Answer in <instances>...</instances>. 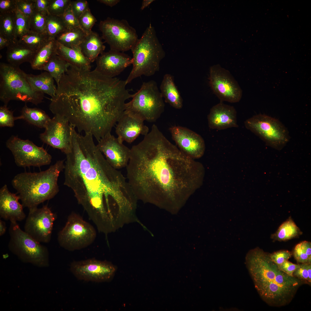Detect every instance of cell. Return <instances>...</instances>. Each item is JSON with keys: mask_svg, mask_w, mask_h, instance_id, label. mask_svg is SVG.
Segmentation results:
<instances>
[{"mask_svg": "<svg viewBox=\"0 0 311 311\" xmlns=\"http://www.w3.org/2000/svg\"><path fill=\"white\" fill-rule=\"evenodd\" d=\"M49 0H34L35 10L47 13Z\"/></svg>", "mask_w": 311, "mask_h": 311, "instance_id": "obj_50", "label": "cell"}, {"mask_svg": "<svg viewBox=\"0 0 311 311\" xmlns=\"http://www.w3.org/2000/svg\"><path fill=\"white\" fill-rule=\"evenodd\" d=\"M16 117L13 115V112L9 110L7 106L4 105L0 107V126L12 127L14 125Z\"/></svg>", "mask_w": 311, "mask_h": 311, "instance_id": "obj_43", "label": "cell"}, {"mask_svg": "<svg viewBox=\"0 0 311 311\" xmlns=\"http://www.w3.org/2000/svg\"><path fill=\"white\" fill-rule=\"evenodd\" d=\"M154 0H143L142 1L141 10H143L151 3Z\"/></svg>", "mask_w": 311, "mask_h": 311, "instance_id": "obj_54", "label": "cell"}, {"mask_svg": "<svg viewBox=\"0 0 311 311\" xmlns=\"http://www.w3.org/2000/svg\"><path fill=\"white\" fill-rule=\"evenodd\" d=\"M246 128L268 146L280 150L288 142V131L278 120L264 114L253 116L244 122Z\"/></svg>", "mask_w": 311, "mask_h": 311, "instance_id": "obj_11", "label": "cell"}, {"mask_svg": "<svg viewBox=\"0 0 311 311\" xmlns=\"http://www.w3.org/2000/svg\"><path fill=\"white\" fill-rule=\"evenodd\" d=\"M72 128L66 118L55 115L45 128L44 132L40 134V138L44 143L66 155L71 151Z\"/></svg>", "mask_w": 311, "mask_h": 311, "instance_id": "obj_17", "label": "cell"}, {"mask_svg": "<svg viewBox=\"0 0 311 311\" xmlns=\"http://www.w3.org/2000/svg\"><path fill=\"white\" fill-rule=\"evenodd\" d=\"M57 42L55 39H50L37 51L30 63L34 70H42L52 57L57 54Z\"/></svg>", "mask_w": 311, "mask_h": 311, "instance_id": "obj_29", "label": "cell"}, {"mask_svg": "<svg viewBox=\"0 0 311 311\" xmlns=\"http://www.w3.org/2000/svg\"><path fill=\"white\" fill-rule=\"evenodd\" d=\"M102 38L97 33L92 31L87 34L79 45L82 53L91 63L96 60L105 49Z\"/></svg>", "mask_w": 311, "mask_h": 311, "instance_id": "obj_27", "label": "cell"}, {"mask_svg": "<svg viewBox=\"0 0 311 311\" xmlns=\"http://www.w3.org/2000/svg\"><path fill=\"white\" fill-rule=\"evenodd\" d=\"M15 14V37L18 41L29 31V19L17 8Z\"/></svg>", "mask_w": 311, "mask_h": 311, "instance_id": "obj_39", "label": "cell"}, {"mask_svg": "<svg viewBox=\"0 0 311 311\" xmlns=\"http://www.w3.org/2000/svg\"><path fill=\"white\" fill-rule=\"evenodd\" d=\"M17 8L16 0H0V14L14 12Z\"/></svg>", "mask_w": 311, "mask_h": 311, "instance_id": "obj_48", "label": "cell"}, {"mask_svg": "<svg viewBox=\"0 0 311 311\" xmlns=\"http://www.w3.org/2000/svg\"><path fill=\"white\" fill-rule=\"evenodd\" d=\"M51 39L45 33L30 31L18 41L30 48L37 51Z\"/></svg>", "mask_w": 311, "mask_h": 311, "instance_id": "obj_36", "label": "cell"}, {"mask_svg": "<svg viewBox=\"0 0 311 311\" xmlns=\"http://www.w3.org/2000/svg\"><path fill=\"white\" fill-rule=\"evenodd\" d=\"M292 255V252L287 250H280L272 253H269L271 259L277 265L288 260Z\"/></svg>", "mask_w": 311, "mask_h": 311, "instance_id": "obj_46", "label": "cell"}, {"mask_svg": "<svg viewBox=\"0 0 311 311\" xmlns=\"http://www.w3.org/2000/svg\"><path fill=\"white\" fill-rule=\"evenodd\" d=\"M11 42L7 39L0 36V50L5 47L7 48Z\"/></svg>", "mask_w": 311, "mask_h": 311, "instance_id": "obj_52", "label": "cell"}, {"mask_svg": "<svg viewBox=\"0 0 311 311\" xmlns=\"http://www.w3.org/2000/svg\"><path fill=\"white\" fill-rule=\"evenodd\" d=\"M172 139L179 149L185 155L193 159H199L204 155L205 142L198 134L186 128L175 126L169 129Z\"/></svg>", "mask_w": 311, "mask_h": 311, "instance_id": "obj_18", "label": "cell"}, {"mask_svg": "<svg viewBox=\"0 0 311 311\" xmlns=\"http://www.w3.org/2000/svg\"><path fill=\"white\" fill-rule=\"evenodd\" d=\"M130 149L127 179L136 198L178 208L202 185V164L171 143L155 124Z\"/></svg>", "mask_w": 311, "mask_h": 311, "instance_id": "obj_1", "label": "cell"}, {"mask_svg": "<svg viewBox=\"0 0 311 311\" xmlns=\"http://www.w3.org/2000/svg\"><path fill=\"white\" fill-rule=\"evenodd\" d=\"M126 85V80L69 65L51 99L50 109L98 141L111 132L126 109V100L133 96Z\"/></svg>", "mask_w": 311, "mask_h": 311, "instance_id": "obj_2", "label": "cell"}, {"mask_svg": "<svg viewBox=\"0 0 311 311\" xmlns=\"http://www.w3.org/2000/svg\"><path fill=\"white\" fill-rule=\"evenodd\" d=\"M28 81L36 91L47 94L51 98L56 94L57 88L54 84V79L47 71L38 75L25 73Z\"/></svg>", "mask_w": 311, "mask_h": 311, "instance_id": "obj_28", "label": "cell"}, {"mask_svg": "<svg viewBox=\"0 0 311 311\" xmlns=\"http://www.w3.org/2000/svg\"><path fill=\"white\" fill-rule=\"evenodd\" d=\"M7 227L5 222L1 220H0V236H1L3 235L6 232Z\"/></svg>", "mask_w": 311, "mask_h": 311, "instance_id": "obj_53", "label": "cell"}, {"mask_svg": "<svg viewBox=\"0 0 311 311\" xmlns=\"http://www.w3.org/2000/svg\"><path fill=\"white\" fill-rule=\"evenodd\" d=\"M71 6L74 14L77 19L89 8L88 3L86 0L71 1Z\"/></svg>", "mask_w": 311, "mask_h": 311, "instance_id": "obj_47", "label": "cell"}, {"mask_svg": "<svg viewBox=\"0 0 311 311\" xmlns=\"http://www.w3.org/2000/svg\"><path fill=\"white\" fill-rule=\"evenodd\" d=\"M96 236L94 227L80 215L72 213L58 233V240L61 247L73 251L88 247L94 242Z\"/></svg>", "mask_w": 311, "mask_h": 311, "instance_id": "obj_10", "label": "cell"}, {"mask_svg": "<svg viewBox=\"0 0 311 311\" xmlns=\"http://www.w3.org/2000/svg\"><path fill=\"white\" fill-rule=\"evenodd\" d=\"M7 48V62L12 65L18 67L25 62L30 63L37 51L18 41L11 42Z\"/></svg>", "mask_w": 311, "mask_h": 311, "instance_id": "obj_24", "label": "cell"}, {"mask_svg": "<svg viewBox=\"0 0 311 311\" xmlns=\"http://www.w3.org/2000/svg\"><path fill=\"white\" fill-rule=\"evenodd\" d=\"M8 248L22 262L39 268L49 266L48 248L22 230L17 222H10Z\"/></svg>", "mask_w": 311, "mask_h": 311, "instance_id": "obj_8", "label": "cell"}, {"mask_svg": "<svg viewBox=\"0 0 311 311\" xmlns=\"http://www.w3.org/2000/svg\"><path fill=\"white\" fill-rule=\"evenodd\" d=\"M209 80L212 90L220 101L236 103L241 100L242 90L229 71L219 65L211 66Z\"/></svg>", "mask_w": 311, "mask_h": 311, "instance_id": "obj_14", "label": "cell"}, {"mask_svg": "<svg viewBox=\"0 0 311 311\" xmlns=\"http://www.w3.org/2000/svg\"><path fill=\"white\" fill-rule=\"evenodd\" d=\"M61 16L67 29L80 27L78 19L75 16L72 11L71 5Z\"/></svg>", "mask_w": 311, "mask_h": 311, "instance_id": "obj_45", "label": "cell"}, {"mask_svg": "<svg viewBox=\"0 0 311 311\" xmlns=\"http://www.w3.org/2000/svg\"><path fill=\"white\" fill-rule=\"evenodd\" d=\"M99 26L102 38L110 50L122 52L131 50L139 39L135 29L125 20L108 17L100 22Z\"/></svg>", "mask_w": 311, "mask_h": 311, "instance_id": "obj_12", "label": "cell"}, {"mask_svg": "<svg viewBox=\"0 0 311 311\" xmlns=\"http://www.w3.org/2000/svg\"><path fill=\"white\" fill-rule=\"evenodd\" d=\"M93 137L90 133L73 132L71 151L66 154L64 184L96 222L126 205L134 195L127 180L108 162Z\"/></svg>", "mask_w": 311, "mask_h": 311, "instance_id": "obj_3", "label": "cell"}, {"mask_svg": "<svg viewBox=\"0 0 311 311\" xmlns=\"http://www.w3.org/2000/svg\"><path fill=\"white\" fill-rule=\"evenodd\" d=\"M94 69L105 76L114 77L132 64V58L124 52L110 50L103 52L96 60Z\"/></svg>", "mask_w": 311, "mask_h": 311, "instance_id": "obj_21", "label": "cell"}, {"mask_svg": "<svg viewBox=\"0 0 311 311\" xmlns=\"http://www.w3.org/2000/svg\"><path fill=\"white\" fill-rule=\"evenodd\" d=\"M144 121L136 114L125 111L116 124L115 132L119 140L131 143L140 135H147L149 128L144 124Z\"/></svg>", "mask_w": 311, "mask_h": 311, "instance_id": "obj_20", "label": "cell"}, {"mask_svg": "<svg viewBox=\"0 0 311 311\" xmlns=\"http://www.w3.org/2000/svg\"><path fill=\"white\" fill-rule=\"evenodd\" d=\"M98 142L97 148L111 166L117 170L126 167L129 160L130 149L111 133Z\"/></svg>", "mask_w": 311, "mask_h": 311, "instance_id": "obj_19", "label": "cell"}, {"mask_svg": "<svg viewBox=\"0 0 311 311\" xmlns=\"http://www.w3.org/2000/svg\"><path fill=\"white\" fill-rule=\"evenodd\" d=\"M70 0H49L47 11L53 15L61 16L71 5Z\"/></svg>", "mask_w": 311, "mask_h": 311, "instance_id": "obj_40", "label": "cell"}, {"mask_svg": "<svg viewBox=\"0 0 311 311\" xmlns=\"http://www.w3.org/2000/svg\"><path fill=\"white\" fill-rule=\"evenodd\" d=\"M132 98L126 103L125 111L136 114L144 121L155 122L164 111L163 98L154 80L143 82Z\"/></svg>", "mask_w": 311, "mask_h": 311, "instance_id": "obj_9", "label": "cell"}, {"mask_svg": "<svg viewBox=\"0 0 311 311\" xmlns=\"http://www.w3.org/2000/svg\"><path fill=\"white\" fill-rule=\"evenodd\" d=\"M18 10L29 19L35 10L34 0H16Z\"/></svg>", "mask_w": 311, "mask_h": 311, "instance_id": "obj_44", "label": "cell"}, {"mask_svg": "<svg viewBox=\"0 0 311 311\" xmlns=\"http://www.w3.org/2000/svg\"><path fill=\"white\" fill-rule=\"evenodd\" d=\"M64 162L58 161L44 171L21 172L14 177L12 184L24 208L37 207L57 194L59 191L58 177L65 168Z\"/></svg>", "mask_w": 311, "mask_h": 311, "instance_id": "obj_5", "label": "cell"}, {"mask_svg": "<svg viewBox=\"0 0 311 311\" xmlns=\"http://www.w3.org/2000/svg\"><path fill=\"white\" fill-rule=\"evenodd\" d=\"M47 14L35 10L29 18L30 31L46 34V15Z\"/></svg>", "mask_w": 311, "mask_h": 311, "instance_id": "obj_38", "label": "cell"}, {"mask_svg": "<svg viewBox=\"0 0 311 311\" xmlns=\"http://www.w3.org/2000/svg\"><path fill=\"white\" fill-rule=\"evenodd\" d=\"M303 233L291 217L282 223L271 238L274 241H285L298 238Z\"/></svg>", "mask_w": 311, "mask_h": 311, "instance_id": "obj_31", "label": "cell"}, {"mask_svg": "<svg viewBox=\"0 0 311 311\" xmlns=\"http://www.w3.org/2000/svg\"><path fill=\"white\" fill-rule=\"evenodd\" d=\"M131 50L132 68L125 80L126 84L142 75H153L159 71L160 62L166 54L151 23Z\"/></svg>", "mask_w": 311, "mask_h": 311, "instance_id": "obj_6", "label": "cell"}, {"mask_svg": "<svg viewBox=\"0 0 311 311\" xmlns=\"http://www.w3.org/2000/svg\"><path fill=\"white\" fill-rule=\"evenodd\" d=\"M293 276L311 285V263H301L293 273Z\"/></svg>", "mask_w": 311, "mask_h": 311, "instance_id": "obj_42", "label": "cell"}, {"mask_svg": "<svg viewBox=\"0 0 311 311\" xmlns=\"http://www.w3.org/2000/svg\"><path fill=\"white\" fill-rule=\"evenodd\" d=\"M207 119L209 128L213 129L222 130L238 126L235 108L221 101L211 108Z\"/></svg>", "mask_w": 311, "mask_h": 311, "instance_id": "obj_22", "label": "cell"}, {"mask_svg": "<svg viewBox=\"0 0 311 311\" xmlns=\"http://www.w3.org/2000/svg\"><path fill=\"white\" fill-rule=\"evenodd\" d=\"M19 67L0 63V100L7 106L11 100L31 103L37 105L43 102L44 94L35 90Z\"/></svg>", "mask_w": 311, "mask_h": 311, "instance_id": "obj_7", "label": "cell"}, {"mask_svg": "<svg viewBox=\"0 0 311 311\" xmlns=\"http://www.w3.org/2000/svg\"><path fill=\"white\" fill-rule=\"evenodd\" d=\"M246 263L258 293L270 306L280 307L288 304L304 283L280 270L270 259L269 253L259 247L248 252Z\"/></svg>", "mask_w": 311, "mask_h": 311, "instance_id": "obj_4", "label": "cell"}, {"mask_svg": "<svg viewBox=\"0 0 311 311\" xmlns=\"http://www.w3.org/2000/svg\"><path fill=\"white\" fill-rule=\"evenodd\" d=\"M299 265L293 263L287 260L278 266L280 270L290 276H293V272L299 267Z\"/></svg>", "mask_w": 311, "mask_h": 311, "instance_id": "obj_49", "label": "cell"}, {"mask_svg": "<svg viewBox=\"0 0 311 311\" xmlns=\"http://www.w3.org/2000/svg\"><path fill=\"white\" fill-rule=\"evenodd\" d=\"M293 254L298 263H311V242L305 240L297 244L294 249Z\"/></svg>", "mask_w": 311, "mask_h": 311, "instance_id": "obj_37", "label": "cell"}, {"mask_svg": "<svg viewBox=\"0 0 311 311\" xmlns=\"http://www.w3.org/2000/svg\"><path fill=\"white\" fill-rule=\"evenodd\" d=\"M78 20L80 28L87 34L92 31V27L97 22L89 8L80 16Z\"/></svg>", "mask_w": 311, "mask_h": 311, "instance_id": "obj_41", "label": "cell"}, {"mask_svg": "<svg viewBox=\"0 0 311 311\" xmlns=\"http://www.w3.org/2000/svg\"><path fill=\"white\" fill-rule=\"evenodd\" d=\"M67 29L61 16L48 13L46 15L45 33L50 39H55L60 33Z\"/></svg>", "mask_w": 311, "mask_h": 311, "instance_id": "obj_35", "label": "cell"}, {"mask_svg": "<svg viewBox=\"0 0 311 311\" xmlns=\"http://www.w3.org/2000/svg\"><path fill=\"white\" fill-rule=\"evenodd\" d=\"M15 12L0 14V36L11 42L17 41L15 37Z\"/></svg>", "mask_w": 311, "mask_h": 311, "instance_id": "obj_33", "label": "cell"}, {"mask_svg": "<svg viewBox=\"0 0 311 311\" xmlns=\"http://www.w3.org/2000/svg\"><path fill=\"white\" fill-rule=\"evenodd\" d=\"M80 27L67 29L58 35L56 41L66 47L72 48L79 46L87 35Z\"/></svg>", "mask_w": 311, "mask_h": 311, "instance_id": "obj_32", "label": "cell"}, {"mask_svg": "<svg viewBox=\"0 0 311 311\" xmlns=\"http://www.w3.org/2000/svg\"><path fill=\"white\" fill-rule=\"evenodd\" d=\"M7 147L11 151L15 162L19 167H40L49 165L52 157L42 147L37 146L28 140L12 136L7 141Z\"/></svg>", "mask_w": 311, "mask_h": 311, "instance_id": "obj_13", "label": "cell"}, {"mask_svg": "<svg viewBox=\"0 0 311 311\" xmlns=\"http://www.w3.org/2000/svg\"><path fill=\"white\" fill-rule=\"evenodd\" d=\"M69 65L62 57L56 54L52 57L43 70L51 74L58 86L62 75L67 70Z\"/></svg>", "mask_w": 311, "mask_h": 311, "instance_id": "obj_34", "label": "cell"}, {"mask_svg": "<svg viewBox=\"0 0 311 311\" xmlns=\"http://www.w3.org/2000/svg\"><path fill=\"white\" fill-rule=\"evenodd\" d=\"M24 231L38 242L47 243L50 240L55 215L47 205L40 208L29 209Z\"/></svg>", "mask_w": 311, "mask_h": 311, "instance_id": "obj_16", "label": "cell"}, {"mask_svg": "<svg viewBox=\"0 0 311 311\" xmlns=\"http://www.w3.org/2000/svg\"><path fill=\"white\" fill-rule=\"evenodd\" d=\"M19 200L18 195L10 192L7 185H4L0 189V218L10 222L23 220L26 215Z\"/></svg>", "mask_w": 311, "mask_h": 311, "instance_id": "obj_23", "label": "cell"}, {"mask_svg": "<svg viewBox=\"0 0 311 311\" xmlns=\"http://www.w3.org/2000/svg\"><path fill=\"white\" fill-rule=\"evenodd\" d=\"M21 112L20 115L16 117V120H24L39 128H45L51 119L43 110L37 108L29 107L26 103Z\"/></svg>", "mask_w": 311, "mask_h": 311, "instance_id": "obj_30", "label": "cell"}, {"mask_svg": "<svg viewBox=\"0 0 311 311\" xmlns=\"http://www.w3.org/2000/svg\"><path fill=\"white\" fill-rule=\"evenodd\" d=\"M160 89L165 102L176 109H180L182 108L183 99L172 75L169 74L164 75Z\"/></svg>", "mask_w": 311, "mask_h": 311, "instance_id": "obj_26", "label": "cell"}, {"mask_svg": "<svg viewBox=\"0 0 311 311\" xmlns=\"http://www.w3.org/2000/svg\"><path fill=\"white\" fill-rule=\"evenodd\" d=\"M56 42L57 55L74 67L85 70H90L91 62L83 54L79 46L70 48Z\"/></svg>", "mask_w": 311, "mask_h": 311, "instance_id": "obj_25", "label": "cell"}, {"mask_svg": "<svg viewBox=\"0 0 311 311\" xmlns=\"http://www.w3.org/2000/svg\"><path fill=\"white\" fill-rule=\"evenodd\" d=\"M70 269L77 279L96 282L110 281L116 271V267L111 262L94 258L74 261Z\"/></svg>", "mask_w": 311, "mask_h": 311, "instance_id": "obj_15", "label": "cell"}, {"mask_svg": "<svg viewBox=\"0 0 311 311\" xmlns=\"http://www.w3.org/2000/svg\"><path fill=\"white\" fill-rule=\"evenodd\" d=\"M97 1L100 3L105 4L107 5L112 7L119 3V0H98Z\"/></svg>", "mask_w": 311, "mask_h": 311, "instance_id": "obj_51", "label": "cell"}]
</instances>
